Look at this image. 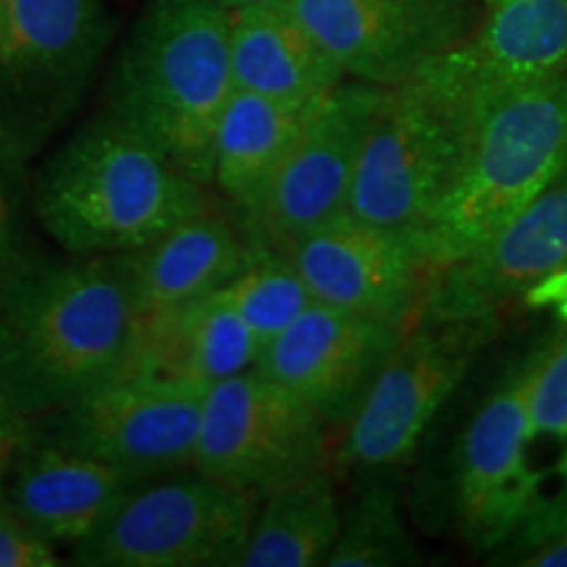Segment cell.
<instances>
[{"mask_svg": "<svg viewBox=\"0 0 567 567\" xmlns=\"http://www.w3.org/2000/svg\"><path fill=\"white\" fill-rule=\"evenodd\" d=\"M137 329L116 255L27 258L0 292V394L45 417L126 365Z\"/></svg>", "mask_w": 567, "mask_h": 567, "instance_id": "cell-1", "label": "cell"}, {"mask_svg": "<svg viewBox=\"0 0 567 567\" xmlns=\"http://www.w3.org/2000/svg\"><path fill=\"white\" fill-rule=\"evenodd\" d=\"M210 205L208 184L111 109L71 134L32 187L42 229L82 258L140 250Z\"/></svg>", "mask_w": 567, "mask_h": 567, "instance_id": "cell-2", "label": "cell"}, {"mask_svg": "<svg viewBox=\"0 0 567 567\" xmlns=\"http://www.w3.org/2000/svg\"><path fill=\"white\" fill-rule=\"evenodd\" d=\"M231 92V11L221 0H151L113 63L105 109L213 184V142Z\"/></svg>", "mask_w": 567, "mask_h": 567, "instance_id": "cell-3", "label": "cell"}, {"mask_svg": "<svg viewBox=\"0 0 567 567\" xmlns=\"http://www.w3.org/2000/svg\"><path fill=\"white\" fill-rule=\"evenodd\" d=\"M467 95L476 113L471 151L417 243L436 274L484 245L567 168V69L544 82Z\"/></svg>", "mask_w": 567, "mask_h": 567, "instance_id": "cell-4", "label": "cell"}, {"mask_svg": "<svg viewBox=\"0 0 567 567\" xmlns=\"http://www.w3.org/2000/svg\"><path fill=\"white\" fill-rule=\"evenodd\" d=\"M473 126L471 95L434 63L415 80L384 87L354 168L347 213L421 243L455 189Z\"/></svg>", "mask_w": 567, "mask_h": 567, "instance_id": "cell-5", "label": "cell"}, {"mask_svg": "<svg viewBox=\"0 0 567 567\" xmlns=\"http://www.w3.org/2000/svg\"><path fill=\"white\" fill-rule=\"evenodd\" d=\"M260 499L195 467L140 481L71 547L84 567H237Z\"/></svg>", "mask_w": 567, "mask_h": 567, "instance_id": "cell-6", "label": "cell"}, {"mask_svg": "<svg viewBox=\"0 0 567 567\" xmlns=\"http://www.w3.org/2000/svg\"><path fill=\"white\" fill-rule=\"evenodd\" d=\"M109 40L101 0H0V134L32 158L76 109Z\"/></svg>", "mask_w": 567, "mask_h": 567, "instance_id": "cell-7", "label": "cell"}, {"mask_svg": "<svg viewBox=\"0 0 567 567\" xmlns=\"http://www.w3.org/2000/svg\"><path fill=\"white\" fill-rule=\"evenodd\" d=\"M499 323L496 318L425 313L410 323L347 421L339 463L352 471H386L413 457L434 415Z\"/></svg>", "mask_w": 567, "mask_h": 567, "instance_id": "cell-8", "label": "cell"}, {"mask_svg": "<svg viewBox=\"0 0 567 567\" xmlns=\"http://www.w3.org/2000/svg\"><path fill=\"white\" fill-rule=\"evenodd\" d=\"M326 429L313 408L252 365L208 389L189 467L264 499L326 467Z\"/></svg>", "mask_w": 567, "mask_h": 567, "instance_id": "cell-9", "label": "cell"}, {"mask_svg": "<svg viewBox=\"0 0 567 567\" xmlns=\"http://www.w3.org/2000/svg\"><path fill=\"white\" fill-rule=\"evenodd\" d=\"M384 87L342 82L310 111L292 147L239 226L255 250L284 255L305 234L347 213L360 151Z\"/></svg>", "mask_w": 567, "mask_h": 567, "instance_id": "cell-10", "label": "cell"}, {"mask_svg": "<svg viewBox=\"0 0 567 567\" xmlns=\"http://www.w3.org/2000/svg\"><path fill=\"white\" fill-rule=\"evenodd\" d=\"M208 386L122 368L103 386L38 421L40 436L140 476L193 463Z\"/></svg>", "mask_w": 567, "mask_h": 567, "instance_id": "cell-11", "label": "cell"}, {"mask_svg": "<svg viewBox=\"0 0 567 567\" xmlns=\"http://www.w3.org/2000/svg\"><path fill=\"white\" fill-rule=\"evenodd\" d=\"M344 76L396 87L476 30V0H292Z\"/></svg>", "mask_w": 567, "mask_h": 567, "instance_id": "cell-12", "label": "cell"}, {"mask_svg": "<svg viewBox=\"0 0 567 567\" xmlns=\"http://www.w3.org/2000/svg\"><path fill=\"white\" fill-rule=\"evenodd\" d=\"M316 302L405 331L423 316L436 271L415 239L342 213L284 252Z\"/></svg>", "mask_w": 567, "mask_h": 567, "instance_id": "cell-13", "label": "cell"}, {"mask_svg": "<svg viewBox=\"0 0 567 567\" xmlns=\"http://www.w3.org/2000/svg\"><path fill=\"white\" fill-rule=\"evenodd\" d=\"M538 352L496 384L467 423L457 450V517L467 544L492 551L515 542L530 509L528 410Z\"/></svg>", "mask_w": 567, "mask_h": 567, "instance_id": "cell-14", "label": "cell"}, {"mask_svg": "<svg viewBox=\"0 0 567 567\" xmlns=\"http://www.w3.org/2000/svg\"><path fill=\"white\" fill-rule=\"evenodd\" d=\"M567 271V168L484 245L434 276L425 316L496 318Z\"/></svg>", "mask_w": 567, "mask_h": 567, "instance_id": "cell-15", "label": "cell"}, {"mask_svg": "<svg viewBox=\"0 0 567 567\" xmlns=\"http://www.w3.org/2000/svg\"><path fill=\"white\" fill-rule=\"evenodd\" d=\"M402 329L313 302L260 352V371L310 405L329 425L347 421L400 342Z\"/></svg>", "mask_w": 567, "mask_h": 567, "instance_id": "cell-16", "label": "cell"}, {"mask_svg": "<svg viewBox=\"0 0 567 567\" xmlns=\"http://www.w3.org/2000/svg\"><path fill=\"white\" fill-rule=\"evenodd\" d=\"M434 66L473 95L549 80L567 69V0H486L471 38Z\"/></svg>", "mask_w": 567, "mask_h": 567, "instance_id": "cell-17", "label": "cell"}, {"mask_svg": "<svg viewBox=\"0 0 567 567\" xmlns=\"http://www.w3.org/2000/svg\"><path fill=\"white\" fill-rule=\"evenodd\" d=\"M145 478L151 476L69 450L38 431L13 467L6 499L48 542L71 549Z\"/></svg>", "mask_w": 567, "mask_h": 567, "instance_id": "cell-18", "label": "cell"}, {"mask_svg": "<svg viewBox=\"0 0 567 567\" xmlns=\"http://www.w3.org/2000/svg\"><path fill=\"white\" fill-rule=\"evenodd\" d=\"M255 252L243 226L210 205L140 250L116 258L134 316L145 318L218 292L250 266Z\"/></svg>", "mask_w": 567, "mask_h": 567, "instance_id": "cell-19", "label": "cell"}, {"mask_svg": "<svg viewBox=\"0 0 567 567\" xmlns=\"http://www.w3.org/2000/svg\"><path fill=\"white\" fill-rule=\"evenodd\" d=\"M234 87L316 103L347 76L305 27L292 0H258L231 9Z\"/></svg>", "mask_w": 567, "mask_h": 567, "instance_id": "cell-20", "label": "cell"}, {"mask_svg": "<svg viewBox=\"0 0 567 567\" xmlns=\"http://www.w3.org/2000/svg\"><path fill=\"white\" fill-rule=\"evenodd\" d=\"M258 358V339L218 289L179 308L137 318L124 368H145L210 389L252 368Z\"/></svg>", "mask_w": 567, "mask_h": 567, "instance_id": "cell-21", "label": "cell"}, {"mask_svg": "<svg viewBox=\"0 0 567 567\" xmlns=\"http://www.w3.org/2000/svg\"><path fill=\"white\" fill-rule=\"evenodd\" d=\"M316 103H292L234 87L213 142V184L237 216L250 208L271 179Z\"/></svg>", "mask_w": 567, "mask_h": 567, "instance_id": "cell-22", "label": "cell"}, {"mask_svg": "<svg viewBox=\"0 0 567 567\" xmlns=\"http://www.w3.org/2000/svg\"><path fill=\"white\" fill-rule=\"evenodd\" d=\"M339 530L342 509L334 478L321 467L260 499L237 567L326 565Z\"/></svg>", "mask_w": 567, "mask_h": 567, "instance_id": "cell-23", "label": "cell"}, {"mask_svg": "<svg viewBox=\"0 0 567 567\" xmlns=\"http://www.w3.org/2000/svg\"><path fill=\"white\" fill-rule=\"evenodd\" d=\"M528 465L534 494L515 547L567 526V329L538 352L528 410Z\"/></svg>", "mask_w": 567, "mask_h": 567, "instance_id": "cell-24", "label": "cell"}, {"mask_svg": "<svg viewBox=\"0 0 567 567\" xmlns=\"http://www.w3.org/2000/svg\"><path fill=\"white\" fill-rule=\"evenodd\" d=\"M221 295L250 326L260 352L316 302L295 266L284 255L264 250L255 252L250 266L234 276Z\"/></svg>", "mask_w": 567, "mask_h": 567, "instance_id": "cell-25", "label": "cell"}, {"mask_svg": "<svg viewBox=\"0 0 567 567\" xmlns=\"http://www.w3.org/2000/svg\"><path fill=\"white\" fill-rule=\"evenodd\" d=\"M417 549L402 520L400 502L386 488H371L342 517L334 549L326 565L331 567H392L415 565Z\"/></svg>", "mask_w": 567, "mask_h": 567, "instance_id": "cell-26", "label": "cell"}, {"mask_svg": "<svg viewBox=\"0 0 567 567\" xmlns=\"http://www.w3.org/2000/svg\"><path fill=\"white\" fill-rule=\"evenodd\" d=\"M30 161L21 147L0 134V292L27 260L24 252V166Z\"/></svg>", "mask_w": 567, "mask_h": 567, "instance_id": "cell-27", "label": "cell"}, {"mask_svg": "<svg viewBox=\"0 0 567 567\" xmlns=\"http://www.w3.org/2000/svg\"><path fill=\"white\" fill-rule=\"evenodd\" d=\"M61 565L55 544L17 513V507L0 496V567H55Z\"/></svg>", "mask_w": 567, "mask_h": 567, "instance_id": "cell-28", "label": "cell"}, {"mask_svg": "<svg viewBox=\"0 0 567 567\" xmlns=\"http://www.w3.org/2000/svg\"><path fill=\"white\" fill-rule=\"evenodd\" d=\"M34 439H38V417L21 413L13 402L0 394V496L6 494V484L19 457Z\"/></svg>", "mask_w": 567, "mask_h": 567, "instance_id": "cell-29", "label": "cell"}, {"mask_svg": "<svg viewBox=\"0 0 567 567\" xmlns=\"http://www.w3.org/2000/svg\"><path fill=\"white\" fill-rule=\"evenodd\" d=\"M517 565L528 567H567V526L538 536L536 542L517 547Z\"/></svg>", "mask_w": 567, "mask_h": 567, "instance_id": "cell-30", "label": "cell"}, {"mask_svg": "<svg viewBox=\"0 0 567 567\" xmlns=\"http://www.w3.org/2000/svg\"><path fill=\"white\" fill-rule=\"evenodd\" d=\"M526 305H549V308H557L563 318L567 321V271H559L547 279L544 284H538L526 297Z\"/></svg>", "mask_w": 567, "mask_h": 567, "instance_id": "cell-31", "label": "cell"}, {"mask_svg": "<svg viewBox=\"0 0 567 567\" xmlns=\"http://www.w3.org/2000/svg\"><path fill=\"white\" fill-rule=\"evenodd\" d=\"M226 9H239V6H247V3H258V0H221Z\"/></svg>", "mask_w": 567, "mask_h": 567, "instance_id": "cell-32", "label": "cell"}]
</instances>
